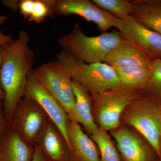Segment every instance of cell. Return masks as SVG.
I'll list each match as a JSON object with an SVG mask.
<instances>
[{
    "mask_svg": "<svg viewBox=\"0 0 161 161\" xmlns=\"http://www.w3.org/2000/svg\"><path fill=\"white\" fill-rule=\"evenodd\" d=\"M30 41L28 32L21 30L16 39L3 47L0 86L5 94L3 107L9 125L18 104L24 98L27 78L33 69L34 53Z\"/></svg>",
    "mask_w": 161,
    "mask_h": 161,
    "instance_id": "obj_1",
    "label": "cell"
},
{
    "mask_svg": "<svg viewBox=\"0 0 161 161\" xmlns=\"http://www.w3.org/2000/svg\"><path fill=\"white\" fill-rule=\"evenodd\" d=\"M124 40L118 31L89 36L83 33L77 22L71 31L58 37L57 42L63 51L73 58L92 64L104 62L108 55Z\"/></svg>",
    "mask_w": 161,
    "mask_h": 161,
    "instance_id": "obj_2",
    "label": "cell"
},
{
    "mask_svg": "<svg viewBox=\"0 0 161 161\" xmlns=\"http://www.w3.org/2000/svg\"><path fill=\"white\" fill-rule=\"evenodd\" d=\"M57 58L72 80L81 84L92 96L121 86L113 68L104 62L84 63L63 50L57 55Z\"/></svg>",
    "mask_w": 161,
    "mask_h": 161,
    "instance_id": "obj_3",
    "label": "cell"
},
{
    "mask_svg": "<svg viewBox=\"0 0 161 161\" xmlns=\"http://www.w3.org/2000/svg\"><path fill=\"white\" fill-rule=\"evenodd\" d=\"M32 74L67 113L72 109L75 103L72 80L60 62L57 60L43 63L33 69Z\"/></svg>",
    "mask_w": 161,
    "mask_h": 161,
    "instance_id": "obj_4",
    "label": "cell"
},
{
    "mask_svg": "<svg viewBox=\"0 0 161 161\" xmlns=\"http://www.w3.org/2000/svg\"><path fill=\"white\" fill-rule=\"evenodd\" d=\"M49 119L36 102L24 97L17 106L9 128L27 143L34 147L39 134Z\"/></svg>",
    "mask_w": 161,
    "mask_h": 161,
    "instance_id": "obj_5",
    "label": "cell"
},
{
    "mask_svg": "<svg viewBox=\"0 0 161 161\" xmlns=\"http://www.w3.org/2000/svg\"><path fill=\"white\" fill-rule=\"evenodd\" d=\"M135 89L120 86L94 96L98 106V122L104 130H112L118 127L121 114L134 98Z\"/></svg>",
    "mask_w": 161,
    "mask_h": 161,
    "instance_id": "obj_6",
    "label": "cell"
},
{
    "mask_svg": "<svg viewBox=\"0 0 161 161\" xmlns=\"http://www.w3.org/2000/svg\"><path fill=\"white\" fill-rule=\"evenodd\" d=\"M53 12L55 16H79L95 23L103 32L112 27L117 28L120 22V19L100 9L89 0H53Z\"/></svg>",
    "mask_w": 161,
    "mask_h": 161,
    "instance_id": "obj_7",
    "label": "cell"
},
{
    "mask_svg": "<svg viewBox=\"0 0 161 161\" xmlns=\"http://www.w3.org/2000/svg\"><path fill=\"white\" fill-rule=\"evenodd\" d=\"M24 97L33 99L41 107L48 117L58 127L70 148L67 129V114L62 106L36 79L31 72L27 78Z\"/></svg>",
    "mask_w": 161,
    "mask_h": 161,
    "instance_id": "obj_8",
    "label": "cell"
},
{
    "mask_svg": "<svg viewBox=\"0 0 161 161\" xmlns=\"http://www.w3.org/2000/svg\"><path fill=\"white\" fill-rule=\"evenodd\" d=\"M120 19L117 29L125 40L137 46L151 60L161 59V35L148 29L131 16Z\"/></svg>",
    "mask_w": 161,
    "mask_h": 161,
    "instance_id": "obj_9",
    "label": "cell"
},
{
    "mask_svg": "<svg viewBox=\"0 0 161 161\" xmlns=\"http://www.w3.org/2000/svg\"><path fill=\"white\" fill-rule=\"evenodd\" d=\"M141 104V110L133 113L129 117L128 122L143 136L158 155L161 157V123L158 112L148 102H142Z\"/></svg>",
    "mask_w": 161,
    "mask_h": 161,
    "instance_id": "obj_10",
    "label": "cell"
},
{
    "mask_svg": "<svg viewBox=\"0 0 161 161\" xmlns=\"http://www.w3.org/2000/svg\"><path fill=\"white\" fill-rule=\"evenodd\" d=\"M34 146L54 161H70L69 147L63 133L50 119L38 136Z\"/></svg>",
    "mask_w": 161,
    "mask_h": 161,
    "instance_id": "obj_11",
    "label": "cell"
},
{
    "mask_svg": "<svg viewBox=\"0 0 161 161\" xmlns=\"http://www.w3.org/2000/svg\"><path fill=\"white\" fill-rule=\"evenodd\" d=\"M67 133L70 161H100L95 144L79 124L69 121Z\"/></svg>",
    "mask_w": 161,
    "mask_h": 161,
    "instance_id": "obj_12",
    "label": "cell"
},
{
    "mask_svg": "<svg viewBox=\"0 0 161 161\" xmlns=\"http://www.w3.org/2000/svg\"><path fill=\"white\" fill-rule=\"evenodd\" d=\"M75 103L67 114L69 120L80 124L91 135L99 129L93 118L92 112V97L84 87L72 80Z\"/></svg>",
    "mask_w": 161,
    "mask_h": 161,
    "instance_id": "obj_13",
    "label": "cell"
},
{
    "mask_svg": "<svg viewBox=\"0 0 161 161\" xmlns=\"http://www.w3.org/2000/svg\"><path fill=\"white\" fill-rule=\"evenodd\" d=\"M152 60L137 46L124 40L107 56L104 63L126 67L150 66Z\"/></svg>",
    "mask_w": 161,
    "mask_h": 161,
    "instance_id": "obj_14",
    "label": "cell"
},
{
    "mask_svg": "<svg viewBox=\"0 0 161 161\" xmlns=\"http://www.w3.org/2000/svg\"><path fill=\"white\" fill-rule=\"evenodd\" d=\"M35 147L9 128L0 142V161H32Z\"/></svg>",
    "mask_w": 161,
    "mask_h": 161,
    "instance_id": "obj_15",
    "label": "cell"
},
{
    "mask_svg": "<svg viewBox=\"0 0 161 161\" xmlns=\"http://www.w3.org/2000/svg\"><path fill=\"white\" fill-rule=\"evenodd\" d=\"M130 16L148 29L161 35V1L131 0Z\"/></svg>",
    "mask_w": 161,
    "mask_h": 161,
    "instance_id": "obj_16",
    "label": "cell"
},
{
    "mask_svg": "<svg viewBox=\"0 0 161 161\" xmlns=\"http://www.w3.org/2000/svg\"><path fill=\"white\" fill-rule=\"evenodd\" d=\"M119 150L126 161H148L142 142L129 130L120 129L112 132Z\"/></svg>",
    "mask_w": 161,
    "mask_h": 161,
    "instance_id": "obj_17",
    "label": "cell"
},
{
    "mask_svg": "<svg viewBox=\"0 0 161 161\" xmlns=\"http://www.w3.org/2000/svg\"><path fill=\"white\" fill-rule=\"evenodd\" d=\"M118 76L121 86L132 89L145 87L151 75L150 66L126 67L111 65Z\"/></svg>",
    "mask_w": 161,
    "mask_h": 161,
    "instance_id": "obj_18",
    "label": "cell"
},
{
    "mask_svg": "<svg viewBox=\"0 0 161 161\" xmlns=\"http://www.w3.org/2000/svg\"><path fill=\"white\" fill-rule=\"evenodd\" d=\"M105 130L99 128L92 135L100 151L101 161H121L117 150Z\"/></svg>",
    "mask_w": 161,
    "mask_h": 161,
    "instance_id": "obj_19",
    "label": "cell"
},
{
    "mask_svg": "<svg viewBox=\"0 0 161 161\" xmlns=\"http://www.w3.org/2000/svg\"><path fill=\"white\" fill-rule=\"evenodd\" d=\"M98 8L119 19L130 16L132 10V4L127 0H92Z\"/></svg>",
    "mask_w": 161,
    "mask_h": 161,
    "instance_id": "obj_20",
    "label": "cell"
},
{
    "mask_svg": "<svg viewBox=\"0 0 161 161\" xmlns=\"http://www.w3.org/2000/svg\"><path fill=\"white\" fill-rule=\"evenodd\" d=\"M53 0H34L31 15L27 21L40 24L47 18L54 19Z\"/></svg>",
    "mask_w": 161,
    "mask_h": 161,
    "instance_id": "obj_21",
    "label": "cell"
},
{
    "mask_svg": "<svg viewBox=\"0 0 161 161\" xmlns=\"http://www.w3.org/2000/svg\"><path fill=\"white\" fill-rule=\"evenodd\" d=\"M150 78L145 87L155 95L161 96V59L152 60Z\"/></svg>",
    "mask_w": 161,
    "mask_h": 161,
    "instance_id": "obj_22",
    "label": "cell"
},
{
    "mask_svg": "<svg viewBox=\"0 0 161 161\" xmlns=\"http://www.w3.org/2000/svg\"><path fill=\"white\" fill-rule=\"evenodd\" d=\"M34 0H21L19 4V10L20 14L27 20L31 15Z\"/></svg>",
    "mask_w": 161,
    "mask_h": 161,
    "instance_id": "obj_23",
    "label": "cell"
},
{
    "mask_svg": "<svg viewBox=\"0 0 161 161\" xmlns=\"http://www.w3.org/2000/svg\"><path fill=\"white\" fill-rule=\"evenodd\" d=\"M9 129V124L6 119L3 108V101L0 100V142Z\"/></svg>",
    "mask_w": 161,
    "mask_h": 161,
    "instance_id": "obj_24",
    "label": "cell"
},
{
    "mask_svg": "<svg viewBox=\"0 0 161 161\" xmlns=\"http://www.w3.org/2000/svg\"><path fill=\"white\" fill-rule=\"evenodd\" d=\"M8 19L9 17L7 16L0 15V25L5 23ZM13 40V39L11 35L6 34L2 31L0 30V47H4Z\"/></svg>",
    "mask_w": 161,
    "mask_h": 161,
    "instance_id": "obj_25",
    "label": "cell"
},
{
    "mask_svg": "<svg viewBox=\"0 0 161 161\" xmlns=\"http://www.w3.org/2000/svg\"><path fill=\"white\" fill-rule=\"evenodd\" d=\"M35 153L32 161H54L47 157L36 146H34Z\"/></svg>",
    "mask_w": 161,
    "mask_h": 161,
    "instance_id": "obj_26",
    "label": "cell"
},
{
    "mask_svg": "<svg viewBox=\"0 0 161 161\" xmlns=\"http://www.w3.org/2000/svg\"><path fill=\"white\" fill-rule=\"evenodd\" d=\"M19 1L17 0H3L2 3L7 8L11 9L13 11L15 12L19 9Z\"/></svg>",
    "mask_w": 161,
    "mask_h": 161,
    "instance_id": "obj_27",
    "label": "cell"
},
{
    "mask_svg": "<svg viewBox=\"0 0 161 161\" xmlns=\"http://www.w3.org/2000/svg\"><path fill=\"white\" fill-rule=\"evenodd\" d=\"M3 47H0V68L2 65V61H3ZM5 98V94L2 88L0 86V100H4Z\"/></svg>",
    "mask_w": 161,
    "mask_h": 161,
    "instance_id": "obj_28",
    "label": "cell"
}]
</instances>
